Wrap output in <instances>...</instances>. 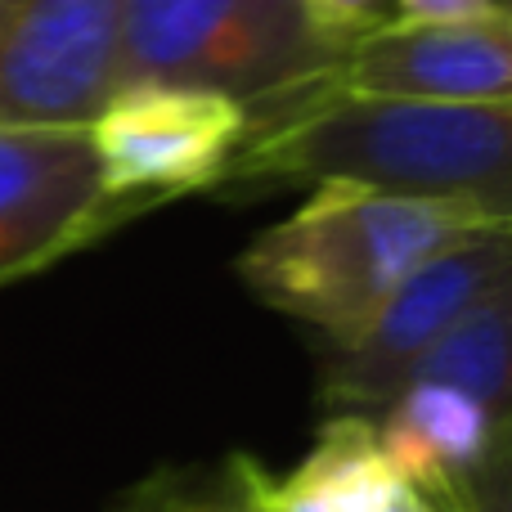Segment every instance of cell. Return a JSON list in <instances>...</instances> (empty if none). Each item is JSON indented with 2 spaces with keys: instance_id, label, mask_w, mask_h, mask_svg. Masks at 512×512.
<instances>
[{
  "instance_id": "obj_1",
  "label": "cell",
  "mask_w": 512,
  "mask_h": 512,
  "mask_svg": "<svg viewBox=\"0 0 512 512\" xmlns=\"http://www.w3.org/2000/svg\"><path fill=\"white\" fill-rule=\"evenodd\" d=\"M292 180L477 198L512 212V99H265L216 189Z\"/></svg>"
},
{
  "instance_id": "obj_2",
  "label": "cell",
  "mask_w": 512,
  "mask_h": 512,
  "mask_svg": "<svg viewBox=\"0 0 512 512\" xmlns=\"http://www.w3.org/2000/svg\"><path fill=\"white\" fill-rule=\"evenodd\" d=\"M499 216L512 212H495L477 198L319 180L288 221L261 230L239 252L234 274L261 306L328 342L360 328L423 261Z\"/></svg>"
},
{
  "instance_id": "obj_3",
  "label": "cell",
  "mask_w": 512,
  "mask_h": 512,
  "mask_svg": "<svg viewBox=\"0 0 512 512\" xmlns=\"http://www.w3.org/2000/svg\"><path fill=\"white\" fill-rule=\"evenodd\" d=\"M333 54L301 0H126L117 86L216 90L252 113L315 77Z\"/></svg>"
},
{
  "instance_id": "obj_4",
  "label": "cell",
  "mask_w": 512,
  "mask_h": 512,
  "mask_svg": "<svg viewBox=\"0 0 512 512\" xmlns=\"http://www.w3.org/2000/svg\"><path fill=\"white\" fill-rule=\"evenodd\" d=\"M512 274V216L463 234L423 261L360 328L315 342L319 387L328 414H378L427 351Z\"/></svg>"
},
{
  "instance_id": "obj_5",
  "label": "cell",
  "mask_w": 512,
  "mask_h": 512,
  "mask_svg": "<svg viewBox=\"0 0 512 512\" xmlns=\"http://www.w3.org/2000/svg\"><path fill=\"white\" fill-rule=\"evenodd\" d=\"M86 131L108 198L140 216L167 198L221 185L248 135V108L216 90L135 81L113 90Z\"/></svg>"
},
{
  "instance_id": "obj_6",
  "label": "cell",
  "mask_w": 512,
  "mask_h": 512,
  "mask_svg": "<svg viewBox=\"0 0 512 512\" xmlns=\"http://www.w3.org/2000/svg\"><path fill=\"white\" fill-rule=\"evenodd\" d=\"M283 95L342 99H512V9L450 23L382 18ZM279 99V95H274Z\"/></svg>"
},
{
  "instance_id": "obj_7",
  "label": "cell",
  "mask_w": 512,
  "mask_h": 512,
  "mask_svg": "<svg viewBox=\"0 0 512 512\" xmlns=\"http://www.w3.org/2000/svg\"><path fill=\"white\" fill-rule=\"evenodd\" d=\"M108 198L86 126H0V288L131 221Z\"/></svg>"
},
{
  "instance_id": "obj_8",
  "label": "cell",
  "mask_w": 512,
  "mask_h": 512,
  "mask_svg": "<svg viewBox=\"0 0 512 512\" xmlns=\"http://www.w3.org/2000/svg\"><path fill=\"white\" fill-rule=\"evenodd\" d=\"M126 0L0 5V126H90L117 90Z\"/></svg>"
},
{
  "instance_id": "obj_9",
  "label": "cell",
  "mask_w": 512,
  "mask_h": 512,
  "mask_svg": "<svg viewBox=\"0 0 512 512\" xmlns=\"http://www.w3.org/2000/svg\"><path fill=\"white\" fill-rule=\"evenodd\" d=\"M252 512H441L378 441L373 414H324L310 450L288 472L234 454Z\"/></svg>"
},
{
  "instance_id": "obj_10",
  "label": "cell",
  "mask_w": 512,
  "mask_h": 512,
  "mask_svg": "<svg viewBox=\"0 0 512 512\" xmlns=\"http://www.w3.org/2000/svg\"><path fill=\"white\" fill-rule=\"evenodd\" d=\"M499 418L468 391L445 382L409 378L387 405L373 414L387 459L423 490L441 499L481 463Z\"/></svg>"
},
{
  "instance_id": "obj_11",
  "label": "cell",
  "mask_w": 512,
  "mask_h": 512,
  "mask_svg": "<svg viewBox=\"0 0 512 512\" xmlns=\"http://www.w3.org/2000/svg\"><path fill=\"white\" fill-rule=\"evenodd\" d=\"M409 378L459 387V391H468L472 400H481L495 418L508 414L512 409V274L495 292H486V297L418 360V369L409 373Z\"/></svg>"
},
{
  "instance_id": "obj_12",
  "label": "cell",
  "mask_w": 512,
  "mask_h": 512,
  "mask_svg": "<svg viewBox=\"0 0 512 512\" xmlns=\"http://www.w3.org/2000/svg\"><path fill=\"white\" fill-rule=\"evenodd\" d=\"M158 512H248L234 454L221 468H162L158 472Z\"/></svg>"
},
{
  "instance_id": "obj_13",
  "label": "cell",
  "mask_w": 512,
  "mask_h": 512,
  "mask_svg": "<svg viewBox=\"0 0 512 512\" xmlns=\"http://www.w3.org/2000/svg\"><path fill=\"white\" fill-rule=\"evenodd\" d=\"M441 499H450L459 512H512V409L495 423L481 463Z\"/></svg>"
},
{
  "instance_id": "obj_14",
  "label": "cell",
  "mask_w": 512,
  "mask_h": 512,
  "mask_svg": "<svg viewBox=\"0 0 512 512\" xmlns=\"http://www.w3.org/2000/svg\"><path fill=\"white\" fill-rule=\"evenodd\" d=\"M301 9H306V23L315 27V36L333 50L382 23V0H301Z\"/></svg>"
},
{
  "instance_id": "obj_15",
  "label": "cell",
  "mask_w": 512,
  "mask_h": 512,
  "mask_svg": "<svg viewBox=\"0 0 512 512\" xmlns=\"http://www.w3.org/2000/svg\"><path fill=\"white\" fill-rule=\"evenodd\" d=\"M495 0H400V18L409 23H450V18L486 14Z\"/></svg>"
},
{
  "instance_id": "obj_16",
  "label": "cell",
  "mask_w": 512,
  "mask_h": 512,
  "mask_svg": "<svg viewBox=\"0 0 512 512\" xmlns=\"http://www.w3.org/2000/svg\"><path fill=\"white\" fill-rule=\"evenodd\" d=\"M113 512H158V472L144 477L131 495H122V504H117Z\"/></svg>"
},
{
  "instance_id": "obj_17",
  "label": "cell",
  "mask_w": 512,
  "mask_h": 512,
  "mask_svg": "<svg viewBox=\"0 0 512 512\" xmlns=\"http://www.w3.org/2000/svg\"><path fill=\"white\" fill-rule=\"evenodd\" d=\"M436 508H441V512H459V508L450 504V499H436Z\"/></svg>"
},
{
  "instance_id": "obj_18",
  "label": "cell",
  "mask_w": 512,
  "mask_h": 512,
  "mask_svg": "<svg viewBox=\"0 0 512 512\" xmlns=\"http://www.w3.org/2000/svg\"><path fill=\"white\" fill-rule=\"evenodd\" d=\"M0 5H9V0H0Z\"/></svg>"
},
{
  "instance_id": "obj_19",
  "label": "cell",
  "mask_w": 512,
  "mask_h": 512,
  "mask_svg": "<svg viewBox=\"0 0 512 512\" xmlns=\"http://www.w3.org/2000/svg\"><path fill=\"white\" fill-rule=\"evenodd\" d=\"M243 499H248V495H243ZM248 512H252V508H248Z\"/></svg>"
}]
</instances>
